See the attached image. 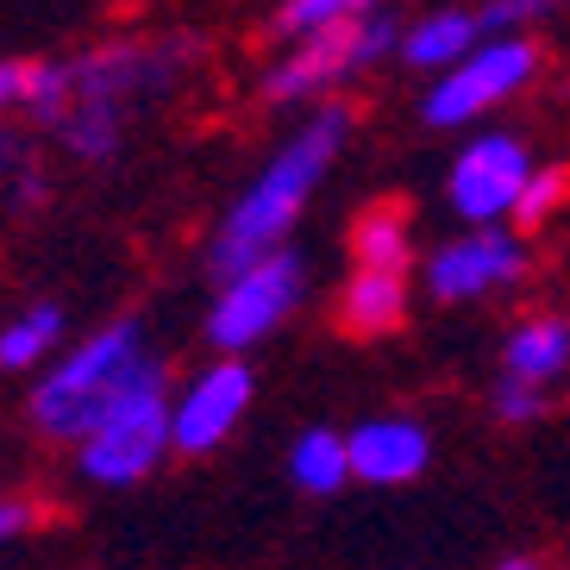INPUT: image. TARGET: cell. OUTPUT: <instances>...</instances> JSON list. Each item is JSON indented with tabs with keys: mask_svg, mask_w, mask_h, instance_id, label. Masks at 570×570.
<instances>
[{
	"mask_svg": "<svg viewBox=\"0 0 570 570\" xmlns=\"http://www.w3.org/2000/svg\"><path fill=\"white\" fill-rule=\"evenodd\" d=\"M345 126H352V107H338V101L320 107L302 132L257 169V183L233 202V214L219 219L214 245H207V264H214L219 276H238V269H252V264H264V257L288 252L283 238H288V226L302 219V207L320 188V176L333 169L338 145H345Z\"/></svg>",
	"mask_w": 570,
	"mask_h": 570,
	"instance_id": "obj_1",
	"label": "cell"
},
{
	"mask_svg": "<svg viewBox=\"0 0 570 570\" xmlns=\"http://www.w3.org/2000/svg\"><path fill=\"white\" fill-rule=\"evenodd\" d=\"M145 364H151L145 326H138V320H114V326H101L95 338H82V345L32 389V420L51 439L82 445V439L101 426L107 407L132 389V376Z\"/></svg>",
	"mask_w": 570,
	"mask_h": 570,
	"instance_id": "obj_2",
	"label": "cell"
},
{
	"mask_svg": "<svg viewBox=\"0 0 570 570\" xmlns=\"http://www.w3.org/2000/svg\"><path fill=\"white\" fill-rule=\"evenodd\" d=\"M169 445H176V407H169V389H164V364L151 357L132 376V389L101 414V426L76 445V464H82L88 483L126 489L138 476H151V464Z\"/></svg>",
	"mask_w": 570,
	"mask_h": 570,
	"instance_id": "obj_3",
	"label": "cell"
},
{
	"mask_svg": "<svg viewBox=\"0 0 570 570\" xmlns=\"http://www.w3.org/2000/svg\"><path fill=\"white\" fill-rule=\"evenodd\" d=\"M195 57H202L195 38H126V45H101V51L69 57L63 63V114L69 107H119V114H132L138 101H151V95L183 82V69Z\"/></svg>",
	"mask_w": 570,
	"mask_h": 570,
	"instance_id": "obj_4",
	"label": "cell"
},
{
	"mask_svg": "<svg viewBox=\"0 0 570 570\" xmlns=\"http://www.w3.org/2000/svg\"><path fill=\"white\" fill-rule=\"evenodd\" d=\"M402 19L389 13H357V19H338V26H326V32L302 38L295 51L283 57V63L264 76V101H314V95H326V88L352 82L357 69H370L376 57L402 51Z\"/></svg>",
	"mask_w": 570,
	"mask_h": 570,
	"instance_id": "obj_5",
	"label": "cell"
},
{
	"mask_svg": "<svg viewBox=\"0 0 570 570\" xmlns=\"http://www.w3.org/2000/svg\"><path fill=\"white\" fill-rule=\"evenodd\" d=\"M295 302H302V257L295 252H276V257H264V264L226 276L214 307H207V338H214V352L219 357L252 352L257 338H269L288 314H295Z\"/></svg>",
	"mask_w": 570,
	"mask_h": 570,
	"instance_id": "obj_6",
	"label": "cell"
},
{
	"mask_svg": "<svg viewBox=\"0 0 570 570\" xmlns=\"http://www.w3.org/2000/svg\"><path fill=\"white\" fill-rule=\"evenodd\" d=\"M533 76H539L533 38H489V45H476L458 69L433 76L426 101H420V119H426V126H470V119H483L489 107H502L508 95H520Z\"/></svg>",
	"mask_w": 570,
	"mask_h": 570,
	"instance_id": "obj_7",
	"label": "cell"
},
{
	"mask_svg": "<svg viewBox=\"0 0 570 570\" xmlns=\"http://www.w3.org/2000/svg\"><path fill=\"white\" fill-rule=\"evenodd\" d=\"M533 151L520 145V138L508 132H483L470 138L464 151H458L452 164V207L458 219H470V226H495V219H508L520 207V195H527V183H533Z\"/></svg>",
	"mask_w": 570,
	"mask_h": 570,
	"instance_id": "obj_8",
	"label": "cell"
},
{
	"mask_svg": "<svg viewBox=\"0 0 570 570\" xmlns=\"http://www.w3.org/2000/svg\"><path fill=\"white\" fill-rule=\"evenodd\" d=\"M520 276H527V245L502 226H470L464 238L426 257V295L433 302H476V295L514 288Z\"/></svg>",
	"mask_w": 570,
	"mask_h": 570,
	"instance_id": "obj_9",
	"label": "cell"
},
{
	"mask_svg": "<svg viewBox=\"0 0 570 570\" xmlns=\"http://www.w3.org/2000/svg\"><path fill=\"white\" fill-rule=\"evenodd\" d=\"M252 370L238 364V357H219V364H207L195 383L183 389V402H176V452L202 458L214 452V445H226L233 439V426L245 420V407H252Z\"/></svg>",
	"mask_w": 570,
	"mask_h": 570,
	"instance_id": "obj_10",
	"label": "cell"
},
{
	"mask_svg": "<svg viewBox=\"0 0 570 570\" xmlns=\"http://www.w3.org/2000/svg\"><path fill=\"white\" fill-rule=\"evenodd\" d=\"M352 476H364V483H414L420 470H426V458H433V439H426V426L407 414H383V420H364V426H352Z\"/></svg>",
	"mask_w": 570,
	"mask_h": 570,
	"instance_id": "obj_11",
	"label": "cell"
},
{
	"mask_svg": "<svg viewBox=\"0 0 570 570\" xmlns=\"http://www.w3.org/2000/svg\"><path fill=\"white\" fill-rule=\"evenodd\" d=\"M407 320V276L389 269H352V283L338 295V326L352 338H389Z\"/></svg>",
	"mask_w": 570,
	"mask_h": 570,
	"instance_id": "obj_12",
	"label": "cell"
},
{
	"mask_svg": "<svg viewBox=\"0 0 570 570\" xmlns=\"http://www.w3.org/2000/svg\"><path fill=\"white\" fill-rule=\"evenodd\" d=\"M502 364H508V376H520V383L552 389V376H564V370H570V320L564 314L520 320L514 333H508Z\"/></svg>",
	"mask_w": 570,
	"mask_h": 570,
	"instance_id": "obj_13",
	"label": "cell"
},
{
	"mask_svg": "<svg viewBox=\"0 0 570 570\" xmlns=\"http://www.w3.org/2000/svg\"><path fill=\"white\" fill-rule=\"evenodd\" d=\"M476 38H483V19L476 13H426L420 26L402 32V63L445 76V69H458L470 51H476Z\"/></svg>",
	"mask_w": 570,
	"mask_h": 570,
	"instance_id": "obj_14",
	"label": "cell"
},
{
	"mask_svg": "<svg viewBox=\"0 0 570 570\" xmlns=\"http://www.w3.org/2000/svg\"><path fill=\"white\" fill-rule=\"evenodd\" d=\"M352 257L357 269H389V276H407L414 264V233H407V214L395 202H376L357 214L352 226Z\"/></svg>",
	"mask_w": 570,
	"mask_h": 570,
	"instance_id": "obj_15",
	"label": "cell"
},
{
	"mask_svg": "<svg viewBox=\"0 0 570 570\" xmlns=\"http://www.w3.org/2000/svg\"><path fill=\"white\" fill-rule=\"evenodd\" d=\"M288 476L307 489V495H333V489L352 483V439L333 433V426H307L288 452Z\"/></svg>",
	"mask_w": 570,
	"mask_h": 570,
	"instance_id": "obj_16",
	"label": "cell"
},
{
	"mask_svg": "<svg viewBox=\"0 0 570 570\" xmlns=\"http://www.w3.org/2000/svg\"><path fill=\"white\" fill-rule=\"evenodd\" d=\"M63 338V307L38 302L13 320V326H0V370H38L51 357V345Z\"/></svg>",
	"mask_w": 570,
	"mask_h": 570,
	"instance_id": "obj_17",
	"label": "cell"
},
{
	"mask_svg": "<svg viewBox=\"0 0 570 570\" xmlns=\"http://www.w3.org/2000/svg\"><path fill=\"white\" fill-rule=\"evenodd\" d=\"M357 13H383V0H283L269 32H283V38L302 45V38L326 32V26H338V19H357Z\"/></svg>",
	"mask_w": 570,
	"mask_h": 570,
	"instance_id": "obj_18",
	"label": "cell"
},
{
	"mask_svg": "<svg viewBox=\"0 0 570 570\" xmlns=\"http://www.w3.org/2000/svg\"><path fill=\"white\" fill-rule=\"evenodd\" d=\"M564 202H570V169L564 164L533 169V183H527V195H520L514 219H520V226H546V219H552Z\"/></svg>",
	"mask_w": 570,
	"mask_h": 570,
	"instance_id": "obj_19",
	"label": "cell"
},
{
	"mask_svg": "<svg viewBox=\"0 0 570 570\" xmlns=\"http://www.w3.org/2000/svg\"><path fill=\"white\" fill-rule=\"evenodd\" d=\"M546 407H552V395L539 383H520V376H502V383H495V420H508V426H533Z\"/></svg>",
	"mask_w": 570,
	"mask_h": 570,
	"instance_id": "obj_20",
	"label": "cell"
},
{
	"mask_svg": "<svg viewBox=\"0 0 570 570\" xmlns=\"http://www.w3.org/2000/svg\"><path fill=\"white\" fill-rule=\"evenodd\" d=\"M38 82H45V63H26V57H0V114H32Z\"/></svg>",
	"mask_w": 570,
	"mask_h": 570,
	"instance_id": "obj_21",
	"label": "cell"
},
{
	"mask_svg": "<svg viewBox=\"0 0 570 570\" xmlns=\"http://www.w3.org/2000/svg\"><path fill=\"white\" fill-rule=\"evenodd\" d=\"M552 7H558V0H489L476 19H483V32H489V26H527V19L552 13Z\"/></svg>",
	"mask_w": 570,
	"mask_h": 570,
	"instance_id": "obj_22",
	"label": "cell"
},
{
	"mask_svg": "<svg viewBox=\"0 0 570 570\" xmlns=\"http://www.w3.org/2000/svg\"><path fill=\"white\" fill-rule=\"evenodd\" d=\"M32 527V502H0V546Z\"/></svg>",
	"mask_w": 570,
	"mask_h": 570,
	"instance_id": "obj_23",
	"label": "cell"
},
{
	"mask_svg": "<svg viewBox=\"0 0 570 570\" xmlns=\"http://www.w3.org/2000/svg\"><path fill=\"white\" fill-rule=\"evenodd\" d=\"M502 570H546V564H533V558H508Z\"/></svg>",
	"mask_w": 570,
	"mask_h": 570,
	"instance_id": "obj_24",
	"label": "cell"
}]
</instances>
